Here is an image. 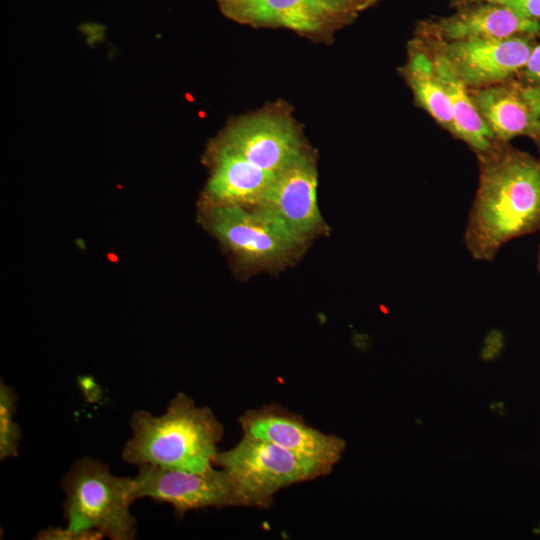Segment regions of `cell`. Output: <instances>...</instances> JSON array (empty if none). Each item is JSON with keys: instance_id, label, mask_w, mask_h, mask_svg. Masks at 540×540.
Returning a JSON list of instances; mask_svg holds the SVG:
<instances>
[{"instance_id": "obj_1", "label": "cell", "mask_w": 540, "mask_h": 540, "mask_svg": "<svg viewBox=\"0 0 540 540\" xmlns=\"http://www.w3.org/2000/svg\"><path fill=\"white\" fill-rule=\"evenodd\" d=\"M477 158L464 243L475 260L490 262L509 241L540 230V159L501 141Z\"/></svg>"}, {"instance_id": "obj_2", "label": "cell", "mask_w": 540, "mask_h": 540, "mask_svg": "<svg viewBox=\"0 0 540 540\" xmlns=\"http://www.w3.org/2000/svg\"><path fill=\"white\" fill-rule=\"evenodd\" d=\"M130 426L133 434L122 450L125 462L186 471L214 466L224 433L212 410L197 406L183 392L170 400L161 415L133 412Z\"/></svg>"}, {"instance_id": "obj_3", "label": "cell", "mask_w": 540, "mask_h": 540, "mask_svg": "<svg viewBox=\"0 0 540 540\" xmlns=\"http://www.w3.org/2000/svg\"><path fill=\"white\" fill-rule=\"evenodd\" d=\"M133 479L112 474L103 462L83 457L62 479L67 528L73 532L98 531L111 540L136 536L130 512Z\"/></svg>"}, {"instance_id": "obj_4", "label": "cell", "mask_w": 540, "mask_h": 540, "mask_svg": "<svg viewBox=\"0 0 540 540\" xmlns=\"http://www.w3.org/2000/svg\"><path fill=\"white\" fill-rule=\"evenodd\" d=\"M214 465L225 470L247 505L269 508L274 495L291 485L326 476L332 468L265 439L243 433L231 449L218 452Z\"/></svg>"}, {"instance_id": "obj_5", "label": "cell", "mask_w": 540, "mask_h": 540, "mask_svg": "<svg viewBox=\"0 0 540 540\" xmlns=\"http://www.w3.org/2000/svg\"><path fill=\"white\" fill-rule=\"evenodd\" d=\"M133 477L132 500L149 498L173 507L178 516L208 507L248 506L231 476L214 466L186 471L154 465L138 466Z\"/></svg>"}, {"instance_id": "obj_6", "label": "cell", "mask_w": 540, "mask_h": 540, "mask_svg": "<svg viewBox=\"0 0 540 540\" xmlns=\"http://www.w3.org/2000/svg\"><path fill=\"white\" fill-rule=\"evenodd\" d=\"M208 222L213 233L247 265L284 261L300 245L282 226L254 208L214 205Z\"/></svg>"}, {"instance_id": "obj_7", "label": "cell", "mask_w": 540, "mask_h": 540, "mask_svg": "<svg viewBox=\"0 0 540 540\" xmlns=\"http://www.w3.org/2000/svg\"><path fill=\"white\" fill-rule=\"evenodd\" d=\"M535 35L453 42L424 40L439 49L469 89L488 87L522 71L535 46Z\"/></svg>"}, {"instance_id": "obj_8", "label": "cell", "mask_w": 540, "mask_h": 540, "mask_svg": "<svg viewBox=\"0 0 540 540\" xmlns=\"http://www.w3.org/2000/svg\"><path fill=\"white\" fill-rule=\"evenodd\" d=\"M254 209L272 218L298 243L323 225L317 204V171L303 152L277 173L262 201Z\"/></svg>"}, {"instance_id": "obj_9", "label": "cell", "mask_w": 540, "mask_h": 540, "mask_svg": "<svg viewBox=\"0 0 540 540\" xmlns=\"http://www.w3.org/2000/svg\"><path fill=\"white\" fill-rule=\"evenodd\" d=\"M239 423L247 433L333 469L345 450V441L307 424L303 417L271 403L242 414Z\"/></svg>"}, {"instance_id": "obj_10", "label": "cell", "mask_w": 540, "mask_h": 540, "mask_svg": "<svg viewBox=\"0 0 540 540\" xmlns=\"http://www.w3.org/2000/svg\"><path fill=\"white\" fill-rule=\"evenodd\" d=\"M470 94L497 141L526 136L540 147V85L512 77Z\"/></svg>"}, {"instance_id": "obj_11", "label": "cell", "mask_w": 540, "mask_h": 540, "mask_svg": "<svg viewBox=\"0 0 540 540\" xmlns=\"http://www.w3.org/2000/svg\"><path fill=\"white\" fill-rule=\"evenodd\" d=\"M220 145L275 174L303 153L293 124L272 113H260L238 121L227 130Z\"/></svg>"}, {"instance_id": "obj_12", "label": "cell", "mask_w": 540, "mask_h": 540, "mask_svg": "<svg viewBox=\"0 0 540 540\" xmlns=\"http://www.w3.org/2000/svg\"><path fill=\"white\" fill-rule=\"evenodd\" d=\"M464 5L450 16L422 22L417 37L447 43L536 35L540 32L539 21L524 17L503 4L480 1Z\"/></svg>"}, {"instance_id": "obj_13", "label": "cell", "mask_w": 540, "mask_h": 540, "mask_svg": "<svg viewBox=\"0 0 540 540\" xmlns=\"http://www.w3.org/2000/svg\"><path fill=\"white\" fill-rule=\"evenodd\" d=\"M215 158V167L207 185V193L214 205L253 208L262 201L277 175L222 145L218 147Z\"/></svg>"}, {"instance_id": "obj_14", "label": "cell", "mask_w": 540, "mask_h": 540, "mask_svg": "<svg viewBox=\"0 0 540 540\" xmlns=\"http://www.w3.org/2000/svg\"><path fill=\"white\" fill-rule=\"evenodd\" d=\"M418 39L430 54L435 70L448 94L454 121L453 136L465 142L476 155L486 152L497 140L478 112L470 89L455 73L439 49Z\"/></svg>"}, {"instance_id": "obj_15", "label": "cell", "mask_w": 540, "mask_h": 540, "mask_svg": "<svg viewBox=\"0 0 540 540\" xmlns=\"http://www.w3.org/2000/svg\"><path fill=\"white\" fill-rule=\"evenodd\" d=\"M402 76L410 87L414 100L442 128L454 134V121L450 100L438 76L432 58L416 37L409 43L408 59L401 68Z\"/></svg>"}, {"instance_id": "obj_16", "label": "cell", "mask_w": 540, "mask_h": 540, "mask_svg": "<svg viewBox=\"0 0 540 540\" xmlns=\"http://www.w3.org/2000/svg\"><path fill=\"white\" fill-rule=\"evenodd\" d=\"M333 14L334 10L324 0H252L243 20L315 32Z\"/></svg>"}, {"instance_id": "obj_17", "label": "cell", "mask_w": 540, "mask_h": 540, "mask_svg": "<svg viewBox=\"0 0 540 540\" xmlns=\"http://www.w3.org/2000/svg\"><path fill=\"white\" fill-rule=\"evenodd\" d=\"M17 394L13 387L0 384V459L17 457L22 438L21 429L14 419Z\"/></svg>"}, {"instance_id": "obj_18", "label": "cell", "mask_w": 540, "mask_h": 540, "mask_svg": "<svg viewBox=\"0 0 540 540\" xmlns=\"http://www.w3.org/2000/svg\"><path fill=\"white\" fill-rule=\"evenodd\" d=\"M104 535L98 531L73 532L66 528L48 527L40 530L35 538L39 540H96Z\"/></svg>"}, {"instance_id": "obj_19", "label": "cell", "mask_w": 540, "mask_h": 540, "mask_svg": "<svg viewBox=\"0 0 540 540\" xmlns=\"http://www.w3.org/2000/svg\"><path fill=\"white\" fill-rule=\"evenodd\" d=\"M488 1L503 4L524 17L540 20V0H460V4Z\"/></svg>"}, {"instance_id": "obj_20", "label": "cell", "mask_w": 540, "mask_h": 540, "mask_svg": "<svg viewBox=\"0 0 540 540\" xmlns=\"http://www.w3.org/2000/svg\"><path fill=\"white\" fill-rule=\"evenodd\" d=\"M522 71L525 81L540 85V42L535 44L529 60Z\"/></svg>"}, {"instance_id": "obj_21", "label": "cell", "mask_w": 540, "mask_h": 540, "mask_svg": "<svg viewBox=\"0 0 540 540\" xmlns=\"http://www.w3.org/2000/svg\"><path fill=\"white\" fill-rule=\"evenodd\" d=\"M223 11L236 19H243V16L251 4L252 0H218Z\"/></svg>"}, {"instance_id": "obj_22", "label": "cell", "mask_w": 540, "mask_h": 540, "mask_svg": "<svg viewBox=\"0 0 540 540\" xmlns=\"http://www.w3.org/2000/svg\"><path fill=\"white\" fill-rule=\"evenodd\" d=\"M335 13H341L343 11H348L351 8L357 10V7L362 3L363 0H324Z\"/></svg>"}, {"instance_id": "obj_23", "label": "cell", "mask_w": 540, "mask_h": 540, "mask_svg": "<svg viewBox=\"0 0 540 540\" xmlns=\"http://www.w3.org/2000/svg\"><path fill=\"white\" fill-rule=\"evenodd\" d=\"M379 0H363L362 3L357 7L356 11H362L368 7L374 5Z\"/></svg>"}, {"instance_id": "obj_24", "label": "cell", "mask_w": 540, "mask_h": 540, "mask_svg": "<svg viewBox=\"0 0 540 540\" xmlns=\"http://www.w3.org/2000/svg\"><path fill=\"white\" fill-rule=\"evenodd\" d=\"M537 268L540 273V245H539L538 254H537Z\"/></svg>"}]
</instances>
